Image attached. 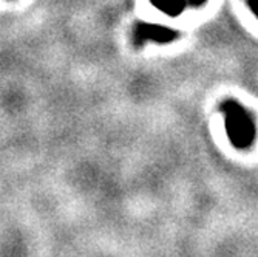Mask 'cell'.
Wrapping results in <instances>:
<instances>
[{
    "mask_svg": "<svg viewBox=\"0 0 258 257\" xmlns=\"http://www.w3.org/2000/svg\"><path fill=\"white\" fill-rule=\"evenodd\" d=\"M207 2V0H189V4L192 5V7H201V5H204Z\"/></svg>",
    "mask_w": 258,
    "mask_h": 257,
    "instance_id": "obj_5",
    "label": "cell"
},
{
    "mask_svg": "<svg viewBox=\"0 0 258 257\" xmlns=\"http://www.w3.org/2000/svg\"><path fill=\"white\" fill-rule=\"evenodd\" d=\"M246 2H247L249 8L252 10V13L258 17V0H246Z\"/></svg>",
    "mask_w": 258,
    "mask_h": 257,
    "instance_id": "obj_4",
    "label": "cell"
},
{
    "mask_svg": "<svg viewBox=\"0 0 258 257\" xmlns=\"http://www.w3.org/2000/svg\"><path fill=\"white\" fill-rule=\"evenodd\" d=\"M150 2L162 13L169 16H178L184 11L185 0H150Z\"/></svg>",
    "mask_w": 258,
    "mask_h": 257,
    "instance_id": "obj_3",
    "label": "cell"
},
{
    "mask_svg": "<svg viewBox=\"0 0 258 257\" xmlns=\"http://www.w3.org/2000/svg\"><path fill=\"white\" fill-rule=\"evenodd\" d=\"M178 36L176 31L169 30L161 25H152V23H138L135 28V43L141 45L149 40L155 42H170Z\"/></svg>",
    "mask_w": 258,
    "mask_h": 257,
    "instance_id": "obj_2",
    "label": "cell"
},
{
    "mask_svg": "<svg viewBox=\"0 0 258 257\" xmlns=\"http://www.w3.org/2000/svg\"><path fill=\"white\" fill-rule=\"evenodd\" d=\"M221 110L226 116V130L230 143L237 149H247L256 136V127L250 113L237 101H224Z\"/></svg>",
    "mask_w": 258,
    "mask_h": 257,
    "instance_id": "obj_1",
    "label": "cell"
}]
</instances>
